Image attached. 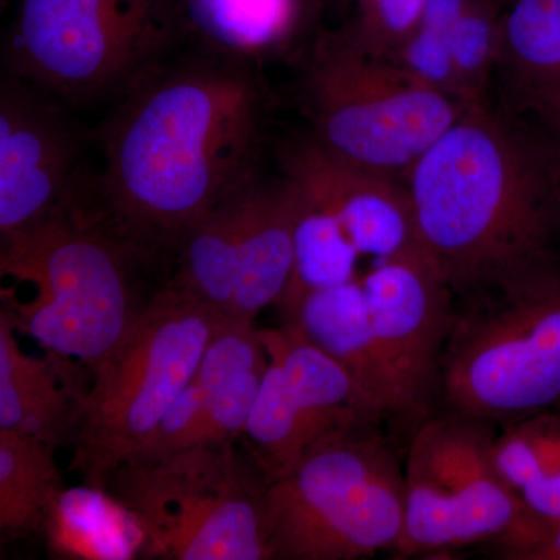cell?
I'll list each match as a JSON object with an SVG mask.
<instances>
[{
    "mask_svg": "<svg viewBox=\"0 0 560 560\" xmlns=\"http://www.w3.org/2000/svg\"><path fill=\"white\" fill-rule=\"evenodd\" d=\"M264 92L223 49L151 72L103 130V224L130 253L178 248L220 202L257 178Z\"/></svg>",
    "mask_w": 560,
    "mask_h": 560,
    "instance_id": "1",
    "label": "cell"
},
{
    "mask_svg": "<svg viewBox=\"0 0 560 560\" xmlns=\"http://www.w3.org/2000/svg\"><path fill=\"white\" fill-rule=\"evenodd\" d=\"M455 300L560 264V165L539 128L475 103L405 178Z\"/></svg>",
    "mask_w": 560,
    "mask_h": 560,
    "instance_id": "2",
    "label": "cell"
},
{
    "mask_svg": "<svg viewBox=\"0 0 560 560\" xmlns=\"http://www.w3.org/2000/svg\"><path fill=\"white\" fill-rule=\"evenodd\" d=\"M131 253L70 197L31 230L2 238L0 271L32 285L20 302L3 291L16 330L54 355L95 370L124 341L140 308L132 305Z\"/></svg>",
    "mask_w": 560,
    "mask_h": 560,
    "instance_id": "3",
    "label": "cell"
},
{
    "mask_svg": "<svg viewBox=\"0 0 560 560\" xmlns=\"http://www.w3.org/2000/svg\"><path fill=\"white\" fill-rule=\"evenodd\" d=\"M560 411V264L455 300L436 411L506 427Z\"/></svg>",
    "mask_w": 560,
    "mask_h": 560,
    "instance_id": "4",
    "label": "cell"
},
{
    "mask_svg": "<svg viewBox=\"0 0 560 560\" xmlns=\"http://www.w3.org/2000/svg\"><path fill=\"white\" fill-rule=\"evenodd\" d=\"M382 423H359L312 445L267 490L270 560H355L396 551L405 467Z\"/></svg>",
    "mask_w": 560,
    "mask_h": 560,
    "instance_id": "5",
    "label": "cell"
},
{
    "mask_svg": "<svg viewBox=\"0 0 560 560\" xmlns=\"http://www.w3.org/2000/svg\"><path fill=\"white\" fill-rule=\"evenodd\" d=\"M186 14L183 0H20L3 57L70 105L124 97L164 65Z\"/></svg>",
    "mask_w": 560,
    "mask_h": 560,
    "instance_id": "6",
    "label": "cell"
},
{
    "mask_svg": "<svg viewBox=\"0 0 560 560\" xmlns=\"http://www.w3.org/2000/svg\"><path fill=\"white\" fill-rule=\"evenodd\" d=\"M223 318L172 282L140 308L124 341L91 371L94 383L81 408L73 470L94 488H106L189 385Z\"/></svg>",
    "mask_w": 560,
    "mask_h": 560,
    "instance_id": "7",
    "label": "cell"
},
{
    "mask_svg": "<svg viewBox=\"0 0 560 560\" xmlns=\"http://www.w3.org/2000/svg\"><path fill=\"white\" fill-rule=\"evenodd\" d=\"M268 485L234 442H210L162 458L132 456L106 486L139 523L151 556L270 560Z\"/></svg>",
    "mask_w": 560,
    "mask_h": 560,
    "instance_id": "8",
    "label": "cell"
},
{
    "mask_svg": "<svg viewBox=\"0 0 560 560\" xmlns=\"http://www.w3.org/2000/svg\"><path fill=\"white\" fill-rule=\"evenodd\" d=\"M313 140L359 167L407 178L469 106L372 57L345 33L316 43L305 73Z\"/></svg>",
    "mask_w": 560,
    "mask_h": 560,
    "instance_id": "9",
    "label": "cell"
},
{
    "mask_svg": "<svg viewBox=\"0 0 560 560\" xmlns=\"http://www.w3.org/2000/svg\"><path fill=\"white\" fill-rule=\"evenodd\" d=\"M499 427L453 415L431 416L407 444L401 558L488 545L525 515L497 470Z\"/></svg>",
    "mask_w": 560,
    "mask_h": 560,
    "instance_id": "10",
    "label": "cell"
},
{
    "mask_svg": "<svg viewBox=\"0 0 560 560\" xmlns=\"http://www.w3.org/2000/svg\"><path fill=\"white\" fill-rule=\"evenodd\" d=\"M361 283L388 378V430L408 444L436 411L455 296L422 250L377 260Z\"/></svg>",
    "mask_w": 560,
    "mask_h": 560,
    "instance_id": "11",
    "label": "cell"
},
{
    "mask_svg": "<svg viewBox=\"0 0 560 560\" xmlns=\"http://www.w3.org/2000/svg\"><path fill=\"white\" fill-rule=\"evenodd\" d=\"M260 335L268 363L245 434L268 482L335 431L359 423L385 425L348 372L296 326L282 324Z\"/></svg>",
    "mask_w": 560,
    "mask_h": 560,
    "instance_id": "12",
    "label": "cell"
},
{
    "mask_svg": "<svg viewBox=\"0 0 560 560\" xmlns=\"http://www.w3.org/2000/svg\"><path fill=\"white\" fill-rule=\"evenodd\" d=\"M57 98L16 77L0 86V234L31 230L72 197L80 143Z\"/></svg>",
    "mask_w": 560,
    "mask_h": 560,
    "instance_id": "13",
    "label": "cell"
},
{
    "mask_svg": "<svg viewBox=\"0 0 560 560\" xmlns=\"http://www.w3.org/2000/svg\"><path fill=\"white\" fill-rule=\"evenodd\" d=\"M280 164L285 178L337 217L360 256L425 253L404 180L338 160L311 135L290 143Z\"/></svg>",
    "mask_w": 560,
    "mask_h": 560,
    "instance_id": "14",
    "label": "cell"
},
{
    "mask_svg": "<svg viewBox=\"0 0 560 560\" xmlns=\"http://www.w3.org/2000/svg\"><path fill=\"white\" fill-rule=\"evenodd\" d=\"M300 201L296 184L283 175L271 183L257 176L249 184L232 318L256 320L289 285Z\"/></svg>",
    "mask_w": 560,
    "mask_h": 560,
    "instance_id": "15",
    "label": "cell"
},
{
    "mask_svg": "<svg viewBox=\"0 0 560 560\" xmlns=\"http://www.w3.org/2000/svg\"><path fill=\"white\" fill-rule=\"evenodd\" d=\"M9 312H0V430L20 431L57 447L77 429L86 393L68 375L69 360L22 352Z\"/></svg>",
    "mask_w": 560,
    "mask_h": 560,
    "instance_id": "16",
    "label": "cell"
},
{
    "mask_svg": "<svg viewBox=\"0 0 560 560\" xmlns=\"http://www.w3.org/2000/svg\"><path fill=\"white\" fill-rule=\"evenodd\" d=\"M283 324L296 326L316 348L337 361L388 429V378L372 331L361 280L313 291Z\"/></svg>",
    "mask_w": 560,
    "mask_h": 560,
    "instance_id": "17",
    "label": "cell"
},
{
    "mask_svg": "<svg viewBox=\"0 0 560 560\" xmlns=\"http://www.w3.org/2000/svg\"><path fill=\"white\" fill-rule=\"evenodd\" d=\"M499 73L511 110L560 95V0H511L500 32Z\"/></svg>",
    "mask_w": 560,
    "mask_h": 560,
    "instance_id": "18",
    "label": "cell"
},
{
    "mask_svg": "<svg viewBox=\"0 0 560 560\" xmlns=\"http://www.w3.org/2000/svg\"><path fill=\"white\" fill-rule=\"evenodd\" d=\"M493 463L521 500L525 517L547 526L560 522V411H541L501 427Z\"/></svg>",
    "mask_w": 560,
    "mask_h": 560,
    "instance_id": "19",
    "label": "cell"
},
{
    "mask_svg": "<svg viewBox=\"0 0 560 560\" xmlns=\"http://www.w3.org/2000/svg\"><path fill=\"white\" fill-rule=\"evenodd\" d=\"M248 186L220 202L187 231L178 246V275L172 280L224 316H232L237 289Z\"/></svg>",
    "mask_w": 560,
    "mask_h": 560,
    "instance_id": "20",
    "label": "cell"
},
{
    "mask_svg": "<svg viewBox=\"0 0 560 560\" xmlns=\"http://www.w3.org/2000/svg\"><path fill=\"white\" fill-rule=\"evenodd\" d=\"M55 445L0 430V526L10 533H31L54 517L62 495Z\"/></svg>",
    "mask_w": 560,
    "mask_h": 560,
    "instance_id": "21",
    "label": "cell"
},
{
    "mask_svg": "<svg viewBox=\"0 0 560 560\" xmlns=\"http://www.w3.org/2000/svg\"><path fill=\"white\" fill-rule=\"evenodd\" d=\"M296 187L301 201L294 231L293 271L289 285L276 302L283 319L289 318L300 302L313 291L355 280L360 257L337 217L312 200L298 184Z\"/></svg>",
    "mask_w": 560,
    "mask_h": 560,
    "instance_id": "22",
    "label": "cell"
},
{
    "mask_svg": "<svg viewBox=\"0 0 560 560\" xmlns=\"http://www.w3.org/2000/svg\"><path fill=\"white\" fill-rule=\"evenodd\" d=\"M195 27L217 49L243 55L279 36L290 22L291 0H187Z\"/></svg>",
    "mask_w": 560,
    "mask_h": 560,
    "instance_id": "23",
    "label": "cell"
},
{
    "mask_svg": "<svg viewBox=\"0 0 560 560\" xmlns=\"http://www.w3.org/2000/svg\"><path fill=\"white\" fill-rule=\"evenodd\" d=\"M265 370L267 366L237 375L209 397L191 445L234 442L245 433Z\"/></svg>",
    "mask_w": 560,
    "mask_h": 560,
    "instance_id": "24",
    "label": "cell"
},
{
    "mask_svg": "<svg viewBox=\"0 0 560 560\" xmlns=\"http://www.w3.org/2000/svg\"><path fill=\"white\" fill-rule=\"evenodd\" d=\"M434 90L471 106L458 69L441 33L418 27L388 58Z\"/></svg>",
    "mask_w": 560,
    "mask_h": 560,
    "instance_id": "25",
    "label": "cell"
},
{
    "mask_svg": "<svg viewBox=\"0 0 560 560\" xmlns=\"http://www.w3.org/2000/svg\"><path fill=\"white\" fill-rule=\"evenodd\" d=\"M525 114H530L541 135L550 142L560 165V95L533 106Z\"/></svg>",
    "mask_w": 560,
    "mask_h": 560,
    "instance_id": "26",
    "label": "cell"
},
{
    "mask_svg": "<svg viewBox=\"0 0 560 560\" xmlns=\"http://www.w3.org/2000/svg\"><path fill=\"white\" fill-rule=\"evenodd\" d=\"M521 560H560V522L547 526Z\"/></svg>",
    "mask_w": 560,
    "mask_h": 560,
    "instance_id": "27",
    "label": "cell"
}]
</instances>
